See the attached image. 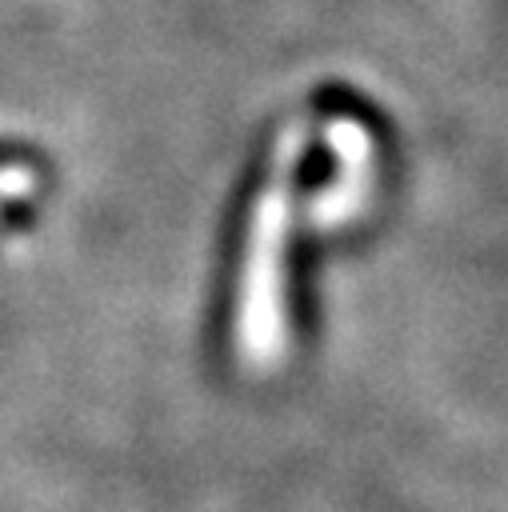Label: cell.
Listing matches in <instances>:
<instances>
[{"label": "cell", "instance_id": "6da1fadb", "mask_svg": "<svg viewBox=\"0 0 508 512\" xmlns=\"http://www.w3.org/2000/svg\"><path fill=\"white\" fill-rule=\"evenodd\" d=\"M304 124H288L272 152V176L252 204L244 268H240V300H236V348L240 360L256 372L276 368L288 348L284 320V240L292 216V180L304 152Z\"/></svg>", "mask_w": 508, "mask_h": 512}, {"label": "cell", "instance_id": "7a4b0ae2", "mask_svg": "<svg viewBox=\"0 0 508 512\" xmlns=\"http://www.w3.org/2000/svg\"><path fill=\"white\" fill-rule=\"evenodd\" d=\"M328 144L340 156L336 180L308 204V216H312V224L320 232L340 228V224H348L352 216L364 212L368 188H372V172H376V164H372V136L364 132V124H356L348 116H336L332 128H328Z\"/></svg>", "mask_w": 508, "mask_h": 512}]
</instances>
